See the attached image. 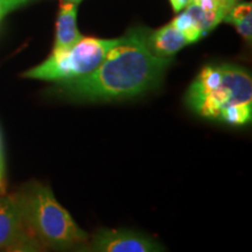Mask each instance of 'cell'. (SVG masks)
Listing matches in <instances>:
<instances>
[{
    "label": "cell",
    "mask_w": 252,
    "mask_h": 252,
    "mask_svg": "<svg viewBox=\"0 0 252 252\" xmlns=\"http://www.w3.org/2000/svg\"><path fill=\"white\" fill-rule=\"evenodd\" d=\"M27 1L28 0H0V11L5 15Z\"/></svg>",
    "instance_id": "12"
},
{
    "label": "cell",
    "mask_w": 252,
    "mask_h": 252,
    "mask_svg": "<svg viewBox=\"0 0 252 252\" xmlns=\"http://www.w3.org/2000/svg\"><path fill=\"white\" fill-rule=\"evenodd\" d=\"M0 252H46L45 247H42L30 232L26 231L21 235L13 243L1 249Z\"/></svg>",
    "instance_id": "11"
},
{
    "label": "cell",
    "mask_w": 252,
    "mask_h": 252,
    "mask_svg": "<svg viewBox=\"0 0 252 252\" xmlns=\"http://www.w3.org/2000/svg\"><path fill=\"white\" fill-rule=\"evenodd\" d=\"M2 17H4V14H2V13H1V11H0V19H1Z\"/></svg>",
    "instance_id": "18"
},
{
    "label": "cell",
    "mask_w": 252,
    "mask_h": 252,
    "mask_svg": "<svg viewBox=\"0 0 252 252\" xmlns=\"http://www.w3.org/2000/svg\"><path fill=\"white\" fill-rule=\"evenodd\" d=\"M26 231L17 194L0 195V250Z\"/></svg>",
    "instance_id": "6"
},
{
    "label": "cell",
    "mask_w": 252,
    "mask_h": 252,
    "mask_svg": "<svg viewBox=\"0 0 252 252\" xmlns=\"http://www.w3.org/2000/svg\"><path fill=\"white\" fill-rule=\"evenodd\" d=\"M5 190H6V184L0 181V195L5 194Z\"/></svg>",
    "instance_id": "16"
},
{
    "label": "cell",
    "mask_w": 252,
    "mask_h": 252,
    "mask_svg": "<svg viewBox=\"0 0 252 252\" xmlns=\"http://www.w3.org/2000/svg\"><path fill=\"white\" fill-rule=\"evenodd\" d=\"M76 17L77 2L67 1L60 5L58 21H56L54 50L69 48L83 37L77 30Z\"/></svg>",
    "instance_id": "7"
},
{
    "label": "cell",
    "mask_w": 252,
    "mask_h": 252,
    "mask_svg": "<svg viewBox=\"0 0 252 252\" xmlns=\"http://www.w3.org/2000/svg\"><path fill=\"white\" fill-rule=\"evenodd\" d=\"M68 252H93V251H91L89 244L84 243V244H82V245H78V247H76L75 249H72V250L68 251Z\"/></svg>",
    "instance_id": "15"
},
{
    "label": "cell",
    "mask_w": 252,
    "mask_h": 252,
    "mask_svg": "<svg viewBox=\"0 0 252 252\" xmlns=\"http://www.w3.org/2000/svg\"><path fill=\"white\" fill-rule=\"evenodd\" d=\"M171 25L179 32V33H181L182 35L185 36L188 45L189 43L196 42L197 40L202 39L204 36L201 28L198 27V25L196 24V21H195L186 11L181 12L178 17L173 19Z\"/></svg>",
    "instance_id": "10"
},
{
    "label": "cell",
    "mask_w": 252,
    "mask_h": 252,
    "mask_svg": "<svg viewBox=\"0 0 252 252\" xmlns=\"http://www.w3.org/2000/svg\"><path fill=\"white\" fill-rule=\"evenodd\" d=\"M185 102L195 115L231 126L250 124L252 78L230 63L206 65L186 93Z\"/></svg>",
    "instance_id": "2"
},
{
    "label": "cell",
    "mask_w": 252,
    "mask_h": 252,
    "mask_svg": "<svg viewBox=\"0 0 252 252\" xmlns=\"http://www.w3.org/2000/svg\"><path fill=\"white\" fill-rule=\"evenodd\" d=\"M89 247L93 252H165L157 239L130 229H99Z\"/></svg>",
    "instance_id": "5"
},
{
    "label": "cell",
    "mask_w": 252,
    "mask_h": 252,
    "mask_svg": "<svg viewBox=\"0 0 252 252\" xmlns=\"http://www.w3.org/2000/svg\"><path fill=\"white\" fill-rule=\"evenodd\" d=\"M147 45L151 52L158 58L172 59L179 50L187 46L188 42L181 33L168 24L152 33H149Z\"/></svg>",
    "instance_id": "8"
},
{
    "label": "cell",
    "mask_w": 252,
    "mask_h": 252,
    "mask_svg": "<svg viewBox=\"0 0 252 252\" xmlns=\"http://www.w3.org/2000/svg\"><path fill=\"white\" fill-rule=\"evenodd\" d=\"M119 39H98L83 36L75 45L53 53L41 64L24 72L23 76L33 80L63 83L81 78L93 72Z\"/></svg>",
    "instance_id": "4"
},
{
    "label": "cell",
    "mask_w": 252,
    "mask_h": 252,
    "mask_svg": "<svg viewBox=\"0 0 252 252\" xmlns=\"http://www.w3.org/2000/svg\"><path fill=\"white\" fill-rule=\"evenodd\" d=\"M169 2H171L174 12L179 13V12H181L189 4V0H169Z\"/></svg>",
    "instance_id": "14"
},
{
    "label": "cell",
    "mask_w": 252,
    "mask_h": 252,
    "mask_svg": "<svg viewBox=\"0 0 252 252\" xmlns=\"http://www.w3.org/2000/svg\"><path fill=\"white\" fill-rule=\"evenodd\" d=\"M71 1H74V2H77V4H78V2H80L81 0H71Z\"/></svg>",
    "instance_id": "17"
},
{
    "label": "cell",
    "mask_w": 252,
    "mask_h": 252,
    "mask_svg": "<svg viewBox=\"0 0 252 252\" xmlns=\"http://www.w3.org/2000/svg\"><path fill=\"white\" fill-rule=\"evenodd\" d=\"M0 181L6 184V167H5L4 147H2L1 134H0Z\"/></svg>",
    "instance_id": "13"
},
{
    "label": "cell",
    "mask_w": 252,
    "mask_h": 252,
    "mask_svg": "<svg viewBox=\"0 0 252 252\" xmlns=\"http://www.w3.org/2000/svg\"><path fill=\"white\" fill-rule=\"evenodd\" d=\"M147 35L144 28H134L119 37L93 72L59 83L61 94L75 102H110L153 90L162 82L172 59L154 55L147 45Z\"/></svg>",
    "instance_id": "1"
},
{
    "label": "cell",
    "mask_w": 252,
    "mask_h": 252,
    "mask_svg": "<svg viewBox=\"0 0 252 252\" xmlns=\"http://www.w3.org/2000/svg\"><path fill=\"white\" fill-rule=\"evenodd\" d=\"M223 21L234 25L236 31L247 41L252 37V2L236 4L229 11Z\"/></svg>",
    "instance_id": "9"
},
{
    "label": "cell",
    "mask_w": 252,
    "mask_h": 252,
    "mask_svg": "<svg viewBox=\"0 0 252 252\" xmlns=\"http://www.w3.org/2000/svg\"><path fill=\"white\" fill-rule=\"evenodd\" d=\"M17 197L27 231L42 247L68 252L88 243L89 235L58 202L48 187L32 182Z\"/></svg>",
    "instance_id": "3"
}]
</instances>
